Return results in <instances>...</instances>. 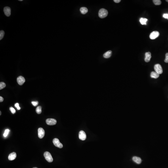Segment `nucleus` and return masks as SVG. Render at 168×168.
Here are the masks:
<instances>
[{"label":"nucleus","mask_w":168,"mask_h":168,"mask_svg":"<svg viewBox=\"0 0 168 168\" xmlns=\"http://www.w3.org/2000/svg\"><path fill=\"white\" fill-rule=\"evenodd\" d=\"M9 129L8 125L5 123H1L0 124V135H2L6 132L8 131Z\"/></svg>","instance_id":"6"},{"label":"nucleus","mask_w":168,"mask_h":168,"mask_svg":"<svg viewBox=\"0 0 168 168\" xmlns=\"http://www.w3.org/2000/svg\"><path fill=\"white\" fill-rule=\"evenodd\" d=\"M168 77L166 76H164L157 79L155 82V85L158 87H162L167 84Z\"/></svg>","instance_id":"4"},{"label":"nucleus","mask_w":168,"mask_h":168,"mask_svg":"<svg viewBox=\"0 0 168 168\" xmlns=\"http://www.w3.org/2000/svg\"><path fill=\"white\" fill-rule=\"evenodd\" d=\"M25 122L29 128H33L36 125L38 122V119L37 116L34 114H29L25 118Z\"/></svg>","instance_id":"2"},{"label":"nucleus","mask_w":168,"mask_h":168,"mask_svg":"<svg viewBox=\"0 0 168 168\" xmlns=\"http://www.w3.org/2000/svg\"><path fill=\"white\" fill-rule=\"evenodd\" d=\"M62 167H63V165H62V161L61 159H57L54 162V168H62Z\"/></svg>","instance_id":"8"},{"label":"nucleus","mask_w":168,"mask_h":168,"mask_svg":"<svg viewBox=\"0 0 168 168\" xmlns=\"http://www.w3.org/2000/svg\"><path fill=\"white\" fill-rule=\"evenodd\" d=\"M120 16L123 21L127 22L131 18L132 14L128 11H123L121 12Z\"/></svg>","instance_id":"5"},{"label":"nucleus","mask_w":168,"mask_h":168,"mask_svg":"<svg viewBox=\"0 0 168 168\" xmlns=\"http://www.w3.org/2000/svg\"><path fill=\"white\" fill-rule=\"evenodd\" d=\"M22 159L23 161L25 162L26 164L30 165V161L29 159V157L27 155H24L22 157Z\"/></svg>","instance_id":"10"},{"label":"nucleus","mask_w":168,"mask_h":168,"mask_svg":"<svg viewBox=\"0 0 168 168\" xmlns=\"http://www.w3.org/2000/svg\"><path fill=\"white\" fill-rule=\"evenodd\" d=\"M6 19L9 23L11 25H14L16 21V13L13 10L7 11L5 14Z\"/></svg>","instance_id":"3"},{"label":"nucleus","mask_w":168,"mask_h":168,"mask_svg":"<svg viewBox=\"0 0 168 168\" xmlns=\"http://www.w3.org/2000/svg\"><path fill=\"white\" fill-rule=\"evenodd\" d=\"M162 22V17L161 15L152 13L150 14L147 19V23L150 27L152 28L156 27L160 25Z\"/></svg>","instance_id":"1"},{"label":"nucleus","mask_w":168,"mask_h":168,"mask_svg":"<svg viewBox=\"0 0 168 168\" xmlns=\"http://www.w3.org/2000/svg\"><path fill=\"white\" fill-rule=\"evenodd\" d=\"M6 150V148L4 146V145H2L1 144L0 145V153H4Z\"/></svg>","instance_id":"12"},{"label":"nucleus","mask_w":168,"mask_h":168,"mask_svg":"<svg viewBox=\"0 0 168 168\" xmlns=\"http://www.w3.org/2000/svg\"><path fill=\"white\" fill-rule=\"evenodd\" d=\"M15 165L17 168H23V164L18 160H16L15 162Z\"/></svg>","instance_id":"11"},{"label":"nucleus","mask_w":168,"mask_h":168,"mask_svg":"<svg viewBox=\"0 0 168 168\" xmlns=\"http://www.w3.org/2000/svg\"><path fill=\"white\" fill-rule=\"evenodd\" d=\"M31 1V2H32V1H34V0H29V1Z\"/></svg>","instance_id":"13"},{"label":"nucleus","mask_w":168,"mask_h":168,"mask_svg":"<svg viewBox=\"0 0 168 168\" xmlns=\"http://www.w3.org/2000/svg\"></svg>","instance_id":"14"},{"label":"nucleus","mask_w":168,"mask_h":168,"mask_svg":"<svg viewBox=\"0 0 168 168\" xmlns=\"http://www.w3.org/2000/svg\"><path fill=\"white\" fill-rule=\"evenodd\" d=\"M7 52V48L5 46L2 45L0 47V60L4 57Z\"/></svg>","instance_id":"7"},{"label":"nucleus","mask_w":168,"mask_h":168,"mask_svg":"<svg viewBox=\"0 0 168 168\" xmlns=\"http://www.w3.org/2000/svg\"><path fill=\"white\" fill-rule=\"evenodd\" d=\"M47 155L50 159L53 160L57 157V153L56 152H49L47 153Z\"/></svg>","instance_id":"9"}]
</instances>
